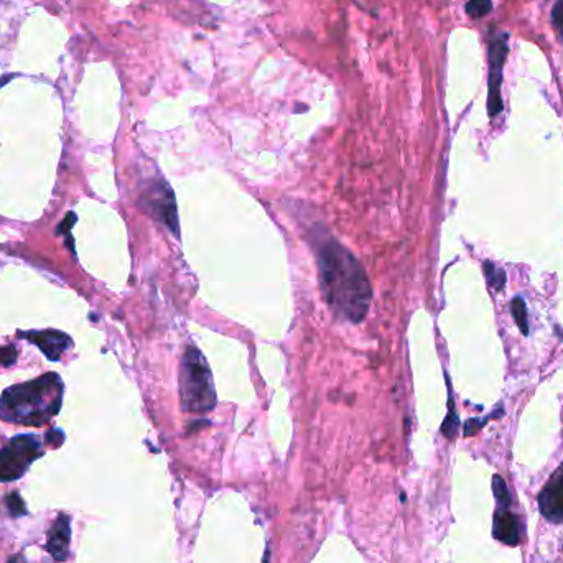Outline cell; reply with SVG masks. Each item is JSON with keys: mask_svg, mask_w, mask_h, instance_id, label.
<instances>
[{"mask_svg": "<svg viewBox=\"0 0 563 563\" xmlns=\"http://www.w3.org/2000/svg\"><path fill=\"white\" fill-rule=\"evenodd\" d=\"M321 293L336 316L351 323L364 320L372 288L361 262L331 236L318 231L313 239Z\"/></svg>", "mask_w": 563, "mask_h": 563, "instance_id": "6da1fadb", "label": "cell"}, {"mask_svg": "<svg viewBox=\"0 0 563 563\" xmlns=\"http://www.w3.org/2000/svg\"><path fill=\"white\" fill-rule=\"evenodd\" d=\"M65 385L56 372L12 385L0 397V419L10 424L42 426L60 412Z\"/></svg>", "mask_w": 563, "mask_h": 563, "instance_id": "7a4b0ae2", "label": "cell"}, {"mask_svg": "<svg viewBox=\"0 0 563 563\" xmlns=\"http://www.w3.org/2000/svg\"><path fill=\"white\" fill-rule=\"evenodd\" d=\"M180 402L190 414H208L216 407V390L211 369L199 349L186 346L180 364Z\"/></svg>", "mask_w": 563, "mask_h": 563, "instance_id": "3957f363", "label": "cell"}, {"mask_svg": "<svg viewBox=\"0 0 563 563\" xmlns=\"http://www.w3.org/2000/svg\"><path fill=\"white\" fill-rule=\"evenodd\" d=\"M43 456L42 442L36 435H18L0 449V483L20 479L31 463Z\"/></svg>", "mask_w": 563, "mask_h": 563, "instance_id": "277c9868", "label": "cell"}, {"mask_svg": "<svg viewBox=\"0 0 563 563\" xmlns=\"http://www.w3.org/2000/svg\"><path fill=\"white\" fill-rule=\"evenodd\" d=\"M142 203L147 211L158 221L168 226L175 234H178V219H176L175 198L165 180L150 181L142 192Z\"/></svg>", "mask_w": 563, "mask_h": 563, "instance_id": "5b68a950", "label": "cell"}, {"mask_svg": "<svg viewBox=\"0 0 563 563\" xmlns=\"http://www.w3.org/2000/svg\"><path fill=\"white\" fill-rule=\"evenodd\" d=\"M507 47L506 38H494L489 45V76H488V111L489 117L499 116L502 112V98H501V83H502V68L506 63Z\"/></svg>", "mask_w": 563, "mask_h": 563, "instance_id": "8992f818", "label": "cell"}, {"mask_svg": "<svg viewBox=\"0 0 563 563\" xmlns=\"http://www.w3.org/2000/svg\"><path fill=\"white\" fill-rule=\"evenodd\" d=\"M539 507L547 520L553 524L563 522V463L553 471L540 491Z\"/></svg>", "mask_w": 563, "mask_h": 563, "instance_id": "52a82bcc", "label": "cell"}, {"mask_svg": "<svg viewBox=\"0 0 563 563\" xmlns=\"http://www.w3.org/2000/svg\"><path fill=\"white\" fill-rule=\"evenodd\" d=\"M18 338L38 346L49 361L56 362L61 360L63 353L72 346V339L66 333L58 330H42V331H18Z\"/></svg>", "mask_w": 563, "mask_h": 563, "instance_id": "ba28073f", "label": "cell"}, {"mask_svg": "<svg viewBox=\"0 0 563 563\" xmlns=\"http://www.w3.org/2000/svg\"><path fill=\"white\" fill-rule=\"evenodd\" d=\"M71 543V517L61 512L48 530L47 550L54 558V562H66L70 557Z\"/></svg>", "mask_w": 563, "mask_h": 563, "instance_id": "9c48e42d", "label": "cell"}, {"mask_svg": "<svg viewBox=\"0 0 563 563\" xmlns=\"http://www.w3.org/2000/svg\"><path fill=\"white\" fill-rule=\"evenodd\" d=\"M493 535L494 539L502 542L504 546L509 547L519 546L520 542L519 522H517L516 516L509 511V506H501V504H498V509L494 512Z\"/></svg>", "mask_w": 563, "mask_h": 563, "instance_id": "30bf717a", "label": "cell"}, {"mask_svg": "<svg viewBox=\"0 0 563 563\" xmlns=\"http://www.w3.org/2000/svg\"><path fill=\"white\" fill-rule=\"evenodd\" d=\"M511 311L514 316L517 326H519L520 333L527 336L529 334V325H527V310H525V303L520 297H516L511 303Z\"/></svg>", "mask_w": 563, "mask_h": 563, "instance_id": "8fae6325", "label": "cell"}, {"mask_svg": "<svg viewBox=\"0 0 563 563\" xmlns=\"http://www.w3.org/2000/svg\"><path fill=\"white\" fill-rule=\"evenodd\" d=\"M484 275L488 279V284L494 290H502L504 285H506V272L494 267L491 262H486L484 264Z\"/></svg>", "mask_w": 563, "mask_h": 563, "instance_id": "7c38bea8", "label": "cell"}, {"mask_svg": "<svg viewBox=\"0 0 563 563\" xmlns=\"http://www.w3.org/2000/svg\"><path fill=\"white\" fill-rule=\"evenodd\" d=\"M493 2L491 0H468L466 12L471 18H483L491 13Z\"/></svg>", "mask_w": 563, "mask_h": 563, "instance_id": "4fadbf2b", "label": "cell"}, {"mask_svg": "<svg viewBox=\"0 0 563 563\" xmlns=\"http://www.w3.org/2000/svg\"><path fill=\"white\" fill-rule=\"evenodd\" d=\"M493 493L498 504H501V506H511V496L509 491H507V486L499 475L493 478Z\"/></svg>", "mask_w": 563, "mask_h": 563, "instance_id": "5bb4252c", "label": "cell"}, {"mask_svg": "<svg viewBox=\"0 0 563 563\" xmlns=\"http://www.w3.org/2000/svg\"><path fill=\"white\" fill-rule=\"evenodd\" d=\"M6 502H7L8 512H10L13 517H20V516L29 514V512H26V506H25L24 499L20 498V494H18V493L7 494Z\"/></svg>", "mask_w": 563, "mask_h": 563, "instance_id": "9a60e30c", "label": "cell"}, {"mask_svg": "<svg viewBox=\"0 0 563 563\" xmlns=\"http://www.w3.org/2000/svg\"><path fill=\"white\" fill-rule=\"evenodd\" d=\"M458 426H460V422H458V415L455 414V408H453V402H449V414L443 422L442 431L447 438H455Z\"/></svg>", "mask_w": 563, "mask_h": 563, "instance_id": "2e32d148", "label": "cell"}, {"mask_svg": "<svg viewBox=\"0 0 563 563\" xmlns=\"http://www.w3.org/2000/svg\"><path fill=\"white\" fill-rule=\"evenodd\" d=\"M17 356H18V351L13 344H7V346L0 348V364L2 366L15 364Z\"/></svg>", "mask_w": 563, "mask_h": 563, "instance_id": "e0dca14e", "label": "cell"}, {"mask_svg": "<svg viewBox=\"0 0 563 563\" xmlns=\"http://www.w3.org/2000/svg\"><path fill=\"white\" fill-rule=\"evenodd\" d=\"M552 22L555 29L560 31L563 40V0H557L555 6L552 8Z\"/></svg>", "mask_w": 563, "mask_h": 563, "instance_id": "ac0fdd59", "label": "cell"}, {"mask_svg": "<svg viewBox=\"0 0 563 563\" xmlns=\"http://www.w3.org/2000/svg\"><path fill=\"white\" fill-rule=\"evenodd\" d=\"M45 440H47L48 445L58 448L63 442H65V433H63L60 429H49L47 433H45Z\"/></svg>", "mask_w": 563, "mask_h": 563, "instance_id": "d6986e66", "label": "cell"}, {"mask_svg": "<svg viewBox=\"0 0 563 563\" xmlns=\"http://www.w3.org/2000/svg\"><path fill=\"white\" fill-rule=\"evenodd\" d=\"M78 217H76L75 213H68V216H65V219L60 222V226H58L56 229V234H66V236H71V228L75 226V222Z\"/></svg>", "mask_w": 563, "mask_h": 563, "instance_id": "ffe728a7", "label": "cell"}, {"mask_svg": "<svg viewBox=\"0 0 563 563\" xmlns=\"http://www.w3.org/2000/svg\"><path fill=\"white\" fill-rule=\"evenodd\" d=\"M484 422L486 420H476V419H473V420H468L466 422V425H465V435L466 437H470V435H475L476 431H478L481 426L484 425Z\"/></svg>", "mask_w": 563, "mask_h": 563, "instance_id": "44dd1931", "label": "cell"}, {"mask_svg": "<svg viewBox=\"0 0 563 563\" xmlns=\"http://www.w3.org/2000/svg\"><path fill=\"white\" fill-rule=\"evenodd\" d=\"M7 563H26V560H25L24 553H17V555L8 558Z\"/></svg>", "mask_w": 563, "mask_h": 563, "instance_id": "7402d4cb", "label": "cell"}]
</instances>
